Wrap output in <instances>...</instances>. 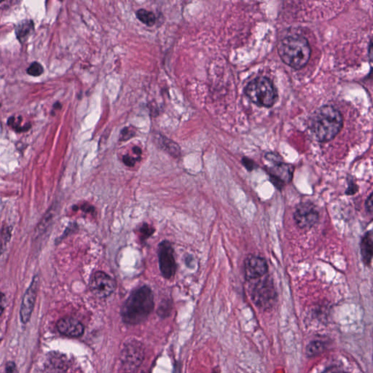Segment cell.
Instances as JSON below:
<instances>
[{
	"label": "cell",
	"mask_w": 373,
	"mask_h": 373,
	"mask_svg": "<svg viewBox=\"0 0 373 373\" xmlns=\"http://www.w3.org/2000/svg\"><path fill=\"white\" fill-rule=\"evenodd\" d=\"M343 118L340 111L330 105L322 106L310 115L309 130L321 142L333 140L341 130Z\"/></svg>",
	"instance_id": "obj_1"
},
{
	"label": "cell",
	"mask_w": 373,
	"mask_h": 373,
	"mask_svg": "<svg viewBox=\"0 0 373 373\" xmlns=\"http://www.w3.org/2000/svg\"><path fill=\"white\" fill-rule=\"evenodd\" d=\"M154 308V295L151 289L143 286L135 289L126 301L121 310L124 322L137 325L147 320Z\"/></svg>",
	"instance_id": "obj_2"
},
{
	"label": "cell",
	"mask_w": 373,
	"mask_h": 373,
	"mask_svg": "<svg viewBox=\"0 0 373 373\" xmlns=\"http://www.w3.org/2000/svg\"><path fill=\"white\" fill-rule=\"evenodd\" d=\"M278 51L282 61L296 70L303 68L312 55L308 41L298 34L288 36L280 41Z\"/></svg>",
	"instance_id": "obj_3"
},
{
	"label": "cell",
	"mask_w": 373,
	"mask_h": 373,
	"mask_svg": "<svg viewBox=\"0 0 373 373\" xmlns=\"http://www.w3.org/2000/svg\"><path fill=\"white\" fill-rule=\"evenodd\" d=\"M245 94L256 105L271 107L278 99V93L273 82L266 77H258L247 84Z\"/></svg>",
	"instance_id": "obj_4"
},
{
	"label": "cell",
	"mask_w": 373,
	"mask_h": 373,
	"mask_svg": "<svg viewBox=\"0 0 373 373\" xmlns=\"http://www.w3.org/2000/svg\"><path fill=\"white\" fill-rule=\"evenodd\" d=\"M250 296L254 304L262 310L271 308L277 300V292L273 279L269 276L260 278L252 287Z\"/></svg>",
	"instance_id": "obj_5"
},
{
	"label": "cell",
	"mask_w": 373,
	"mask_h": 373,
	"mask_svg": "<svg viewBox=\"0 0 373 373\" xmlns=\"http://www.w3.org/2000/svg\"><path fill=\"white\" fill-rule=\"evenodd\" d=\"M293 218L299 228L310 229L320 220V212L315 204L307 201L297 206Z\"/></svg>",
	"instance_id": "obj_6"
},
{
	"label": "cell",
	"mask_w": 373,
	"mask_h": 373,
	"mask_svg": "<svg viewBox=\"0 0 373 373\" xmlns=\"http://www.w3.org/2000/svg\"><path fill=\"white\" fill-rule=\"evenodd\" d=\"M158 261L162 276L167 279L173 277L176 271V263L172 245L168 240H163L159 244Z\"/></svg>",
	"instance_id": "obj_7"
},
{
	"label": "cell",
	"mask_w": 373,
	"mask_h": 373,
	"mask_svg": "<svg viewBox=\"0 0 373 373\" xmlns=\"http://www.w3.org/2000/svg\"><path fill=\"white\" fill-rule=\"evenodd\" d=\"M90 288L95 296L99 298H105L113 293L116 289V283L107 273L98 271L91 277Z\"/></svg>",
	"instance_id": "obj_8"
},
{
	"label": "cell",
	"mask_w": 373,
	"mask_h": 373,
	"mask_svg": "<svg viewBox=\"0 0 373 373\" xmlns=\"http://www.w3.org/2000/svg\"><path fill=\"white\" fill-rule=\"evenodd\" d=\"M272 166L268 167V173L271 181L278 188L281 189L286 184L290 182L293 177L294 166L281 160L273 162Z\"/></svg>",
	"instance_id": "obj_9"
},
{
	"label": "cell",
	"mask_w": 373,
	"mask_h": 373,
	"mask_svg": "<svg viewBox=\"0 0 373 373\" xmlns=\"http://www.w3.org/2000/svg\"><path fill=\"white\" fill-rule=\"evenodd\" d=\"M268 271V263L262 257L250 255L244 260V273L247 281L260 279L266 275Z\"/></svg>",
	"instance_id": "obj_10"
},
{
	"label": "cell",
	"mask_w": 373,
	"mask_h": 373,
	"mask_svg": "<svg viewBox=\"0 0 373 373\" xmlns=\"http://www.w3.org/2000/svg\"><path fill=\"white\" fill-rule=\"evenodd\" d=\"M37 289H38V279L34 277L30 287L28 288L27 292L24 294L21 303L20 317L21 322L24 324H27L30 320L37 297Z\"/></svg>",
	"instance_id": "obj_11"
},
{
	"label": "cell",
	"mask_w": 373,
	"mask_h": 373,
	"mask_svg": "<svg viewBox=\"0 0 373 373\" xmlns=\"http://www.w3.org/2000/svg\"><path fill=\"white\" fill-rule=\"evenodd\" d=\"M57 329L62 335L70 338H78L84 333V326L81 322L72 317H65L58 321Z\"/></svg>",
	"instance_id": "obj_12"
},
{
	"label": "cell",
	"mask_w": 373,
	"mask_h": 373,
	"mask_svg": "<svg viewBox=\"0 0 373 373\" xmlns=\"http://www.w3.org/2000/svg\"><path fill=\"white\" fill-rule=\"evenodd\" d=\"M373 235L372 230L366 232L360 242L361 258L363 263L366 266H369L372 259L373 254Z\"/></svg>",
	"instance_id": "obj_13"
},
{
	"label": "cell",
	"mask_w": 373,
	"mask_h": 373,
	"mask_svg": "<svg viewBox=\"0 0 373 373\" xmlns=\"http://www.w3.org/2000/svg\"><path fill=\"white\" fill-rule=\"evenodd\" d=\"M142 350L140 345L137 343H131L127 345L124 349V360L128 362L137 364L142 360Z\"/></svg>",
	"instance_id": "obj_14"
},
{
	"label": "cell",
	"mask_w": 373,
	"mask_h": 373,
	"mask_svg": "<svg viewBox=\"0 0 373 373\" xmlns=\"http://www.w3.org/2000/svg\"><path fill=\"white\" fill-rule=\"evenodd\" d=\"M34 24L32 20H24L19 22L16 27V34L18 40L21 42H25L31 34L33 32Z\"/></svg>",
	"instance_id": "obj_15"
},
{
	"label": "cell",
	"mask_w": 373,
	"mask_h": 373,
	"mask_svg": "<svg viewBox=\"0 0 373 373\" xmlns=\"http://www.w3.org/2000/svg\"><path fill=\"white\" fill-rule=\"evenodd\" d=\"M137 16L139 20L142 21L145 25L152 27L155 24L156 18L155 14L151 11H147L145 9L139 10L137 12Z\"/></svg>",
	"instance_id": "obj_16"
},
{
	"label": "cell",
	"mask_w": 373,
	"mask_h": 373,
	"mask_svg": "<svg viewBox=\"0 0 373 373\" xmlns=\"http://www.w3.org/2000/svg\"><path fill=\"white\" fill-rule=\"evenodd\" d=\"M160 145L163 150H166L167 153L171 154L174 157L179 156L180 148L179 145H176L172 141L164 138L163 140H159Z\"/></svg>",
	"instance_id": "obj_17"
},
{
	"label": "cell",
	"mask_w": 373,
	"mask_h": 373,
	"mask_svg": "<svg viewBox=\"0 0 373 373\" xmlns=\"http://www.w3.org/2000/svg\"><path fill=\"white\" fill-rule=\"evenodd\" d=\"M21 120H22V118L20 117L19 118V120H18V122H16L15 117H11L8 120V126L12 127V129L16 131V132H18V133L27 132V131L29 130V129H31V127H32L31 123L28 122V123L25 124L24 127H21Z\"/></svg>",
	"instance_id": "obj_18"
},
{
	"label": "cell",
	"mask_w": 373,
	"mask_h": 373,
	"mask_svg": "<svg viewBox=\"0 0 373 373\" xmlns=\"http://www.w3.org/2000/svg\"><path fill=\"white\" fill-rule=\"evenodd\" d=\"M323 343L321 341H313L307 346L306 348L307 355L308 356H314L320 354L324 351Z\"/></svg>",
	"instance_id": "obj_19"
},
{
	"label": "cell",
	"mask_w": 373,
	"mask_h": 373,
	"mask_svg": "<svg viewBox=\"0 0 373 373\" xmlns=\"http://www.w3.org/2000/svg\"><path fill=\"white\" fill-rule=\"evenodd\" d=\"M27 72L28 75H31V76L38 77L42 75L44 69L43 67L38 62H33L27 69Z\"/></svg>",
	"instance_id": "obj_20"
},
{
	"label": "cell",
	"mask_w": 373,
	"mask_h": 373,
	"mask_svg": "<svg viewBox=\"0 0 373 373\" xmlns=\"http://www.w3.org/2000/svg\"><path fill=\"white\" fill-rule=\"evenodd\" d=\"M11 236V230L7 228L3 230L0 237V255L4 252L5 247L7 245L8 242L9 241Z\"/></svg>",
	"instance_id": "obj_21"
},
{
	"label": "cell",
	"mask_w": 373,
	"mask_h": 373,
	"mask_svg": "<svg viewBox=\"0 0 373 373\" xmlns=\"http://www.w3.org/2000/svg\"><path fill=\"white\" fill-rule=\"evenodd\" d=\"M139 231H140V233H141V236H142V240H145L146 238H149V237L154 233L155 230H154L153 227L147 225V224H144V225H142V226H141Z\"/></svg>",
	"instance_id": "obj_22"
},
{
	"label": "cell",
	"mask_w": 373,
	"mask_h": 373,
	"mask_svg": "<svg viewBox=\"0 0 373 373\" xmlns=\"http://www.w3.org/2000/svg\"><path fill=\"white\" fill-rule=\"evenodd\" d=\"M136 134L135 129L132 127L124 128L120 133V140L127 141L130 140Z\"/></svg>",
	"instance_id": "obj_23"
},
{
	"label": "cell",
	"mask_w": 373,
	"mask_h": 373,
	"mask_svg": "<svg viewBox=\"0 0 373 373\" xmlns=\"http://www.w3.org/2000/svg\"><path fill=\"white\" fill-rule=\"evenodd\" d=\"M242 163H243L245 168L250 171H253V170L255 169V168H256L257 167V165L255 164V162H254L253 160L248 159V158H246V157H244V158H243V159H242Z\"/></svg>",
	"instance_id": "obj_24"
},
{
	"label": "cell",
	"mask_w": 373,
	"mask_h": 373,
	"mask_svg": "<svg viewBox=\"0 0 373 373\" xmlns=\"http://www.w3.org/2000/svg\"><path fill=\"white\" fill-rule=\"evenodd\" d=\"M358 191V186L354 181H350L349 184H348V188H347L346 191V195H349V196H352V195L356 194Z\"/></svg>",
	"instance_id": "obj_25"
},
{
	"label": "cell",
	"mask_w": 373,
	"mask_h": 373,
	"mask_svg": "<svg viewBox=\"0 0 373 373\" xmlns=\"http://www.w3.org/2000/svg\"><path fill=\"white\" fill-rule=\"evenodd\" d=\"M322 373H348L343 369V368L340 367L338 366H332L330 367L327 368L326 369L323 371Z\"/></svg>",
	"instance_id": "obj_26"
},
{
	"label": "cell",
	"mask_w": 373,
	"mask_h": 373,
	"mask_svg": "<svg viewBox=\"0 0 373 373\" xmlns=\"http://www.w3.org/2000/svg\"><path fill=\"white\" fill-rule=\"evenodd\" d=\"M137 158H134L133 157L130 156V155H124L122 158V161L127 165V166L132 167L135 165L136 162L137 161Z\"/></svg>",
	"instance_id": "obj_27"
},
{
	"label": "cell",
	"mask_w": 373,
	"mask_h": 373,
	"mask_svg": "<svg viewBox=\"0 0 373 373\" xmlns=\"http://www.w3.org/2000/svg\"><path fill=\"white\" fill-rule=\"evenodd\" d=\"M372 194H369L365 201V209L368 214H372Z\"/></svg>",
	"instance_id": "obj_28"
},
{
	"label": "cell",
	"mask_w": 373,
	"mask_h": 373,
	"mask_svg": "<svg viewBox=\"0 0 373 373\" xmlns=\"http://www.w3.org/2000/svg\"><path fill=\"white\" fill-rule=\"evenodd\" d=\"M6 373H18L16 364L13 361H9L6 364Z\"/></svg>",
	"instance_id": "obj_29"
},
{
	"label": "cell",
	"mask_w": 373,
	"mask_h": 373,
	"mask_svg": "<svg viewBox=\"0 0 373 373\" xmlns=\"http://www.w3.org/2000/svg\"><path fill=\"white\" fill-rule=\"evenodd\" d=\"M6 297H5L4 294L0 291V316L4 312L5 308H6Z\"/></svg>",
	"instance_id": "obj_30"
},
{
	"label": "cell",
	"mask_w": 373,
	"mask_h": 373,
	"mask_svg": "<svg viewBox=\"0 0 373 373\" xmlns=\"http://www.w3.org/2000/svg\"><path fill=\"white\" fill-rule=\"evenodd\" d=\"M133 152L139 158H140L141 155H142V150L139 147H135L133 148Z\"/></svg>",
	"instance_id": "obj_31"
},
{
	"label": "cell",
	"mask_w": 373,
	"mask_h": 373,
	"mask_svg": "<svg viewBox=\"0 0 373 373\" xmlns=\"http://www.w3.org/2000/svg\"><path fill=\"white\" fill-rule=\"evenodd\" d=\"M60 108H61V104H60L59 102H56L53 104L54 109H60Z\"/></svg>",
	"instance_id": "obj_32"
},
{
	"label": "cell",
	"mask_w": 373,
	"mask_h": 373,
	"mask_svg": "<svg viewBox=\"0 0 373 373\" xmlns=\"http://www.w3.org/2000/svg\"><path fill=\"white\" fill-rule=\"evenodd\" d=\"M0 107H1V104H0Z\"/></svg>",
	"instance_id": "obj_33"
}]
</instances>
